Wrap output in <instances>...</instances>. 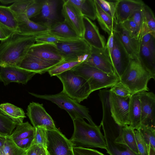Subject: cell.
<instances>
[{"label":"cell","mask_w":155,"mask_h":155,"mask_svg":"<svg viewBox=\"0 0 155 155\" xmlns=\"http://www.w3.org/2000/svg\"><path fill=\"white\" fill-rule=\"evenodd\" d=\"M135 136L139 155H147V145L141 134L137 130H134Z\"/></svg>","instance_id":"bcb514c9"},{"label":"cell","mask_w":155,"mask_h":155,"mask_svg":"<svg viewBox=\"0 0 155 155\" xmlns=\"http://www.w3.org/2000/svg\"><path fill=\"white\" fill-rule=\"evenodd\" d=\"M0 23L14 31H17L18 21L16 17L9 6L0 5Z\"/></svg>","instance_id":"f546056e"},{"label":"cell","mask_w":155,"mask_h":155,"mask_svg":"<svg viewBox=\"0 0 155 155\" xmlns=\"http://www.w3.org/2000/svg\"><path fill=\"white\" fill-rule=\"evenodd\" d=\"M113 31L117 34L130 58H137L140 40L132 37L121 23L117 24Z\"/></svg>","instance_id":"ffe728a7"},{"label":"cell","mask_w":155,"mask_h":155,"mask_svg":"<svg viewBox=\"0 0 155 155\" xmlns=\"http://www.w3.org/2000/svg\"><path fill=\"white\" fill-rule=\"evenodd\" d=\"M138 58L145 68L155 78V39L147 45L140 43Z\"/></svg>","instance_id":"7402d4cb"},{"label":"cell","mask_w":155,"mask_h":155,"mask_svg":"<svg viewBox=\"0 0 155 155\" xmlns=\"http://www.w3.org/2000/svg\"><path fill=\"white\" fill-rule=\"evenodd\" d=\"M43 0H35L26 10L25 14L29 19L35 17L41 13Z\"/></svg>","instance_id":"7bdbcfd3"},{"label":"cell","mask_w":155,"mask_h":155,"mask_svg":"<svg viewBox=\"0 0 155 155\" xmlns=\"http://www.w3.org/2000/svg\"><path fill=\"white\" fill-rule=\"evenodd\" d=\"M18 124L0 111V135L10 136Z\"/></svg>","instance_id":"d6a6232c"},{"label":"cell","mask_w":155,"mask_h":155,"mask_svg":"<svg viewBox=\"0 0 155 155\" xmlns=\"http://www.w3.org/2000/svg\"><path fill=\"white\" fill-rule=\"evenodd\" d=\"M61 13L65 20L83 38L84 27L83 16L78 9L68 0H63Z\"/></svg>","instance_id":"5bb4252c"},{"label":"cell","mask_w":155,"mask_h":155,"mask_svg":"<svg viewBox=\"0 0 155 155\" xmlns=\"http://www.w3.org/2000/svg\"><path fill=\"white\" fill-rule=\"evenodd\" d=\"M24 155H26L25 153Z\"/></svg>","instance_id":"9f6ffc18"},{"label":"cell","mask_w":155,"mask_h":155,"mask_svg":"<svg viewBox=\"0 0 155 155\" xmlns=\"http://www.w3.org/2000/svg\"><path fill=\"white\" fill-rule=\"evenodd\" d=\"M35 0H17L9 6L10 9L15 15L25 13L28 7Z\"/></svg>","instance_id":"ab89813d"},{"label":"cell","mask_w":155,"mask_h":155,"mask_svg":"<svg viewBox=\"0 0 155 155\" xmlns=\"http://www.w3.org/2000/svg\"><path fill=\"white\" fill-rule=\"evenodd\" d=\"M141 107L140 125L155 129V95L152 92L138 93Z\"/></svg>","instance_id":"4fadbf2b"},{"label":"cell","mask_w":155,"mask_h":155,"mask_svg":"<svg viewBox=\"0 0 155 155\" xmlns=\"http://www.w3.org/2000/svg\"><path fill=\"white\" fill-rule=\"evenodd\" d=\"M36 36L14 32L0 43V66L18 67L31 47L36 42Z\"/></svg>","instance_id":"6da1fadb"},{"label":"cell","mask_w":155,"mask_h":155,"mask_svg":"<svg viewBox=\"0 0 155 155\" xmlns=\"http://www.w3.org/2000/svg\"><path fill=\"white\" fill-rule=\"evenodd\" d=\"M79 10L83 16L91 20L96 19V10L94 0H68Z\"/></svg>","instance_id":"83f0119b"},{"label":"cell","mask_w":155,"mask_h":155,"mask_svg":"<svg viewBox=\"0 0 155 155\" xmlns=\"http://www.w3.org/2000/svg\"><path fill=\"white\" fill-rule=\"evenodd\" d=\"M74 146L58 130H47L46 149L49 155H74Z\"/></svg>","instance_id":"9c48e42d"},{"label":"cell","mask_w":155,"mask_h":155,"mask_svg":"<svg viewBox=\"0 0 155 155\" xmlns=\"http://www.w3.org/2000/svg\"><path fill=\"white\" fill-rule=\"evenodd\" d=\"M113 32L114 42L111 60L116 74L120 79L127 67L130 58L117 34Z\"/></svg>","instance_id":"2e32d148"},{"label":"cell","mask_w":155,"mask_h":155,"mask_svg":"<svg viewBox=\"0 0 155 155\" xmlns=\"http://www.w3.org/2000/svg\"><path fill=\"white\" fill-rule=\"evenodd\" d=\"M35 40L37 43H48L55 44L61 41L70 40L59 38L51 35L48 32L36 36L35 38Z\"/></svg>","instance_id":"b9f144b4"},{"label":"cell","mask_w":155,"mask_h":155,"mask_svg":"<svg viewBox=\"0 0 155 155\" xmlns=\"http://www.w3.org/2000/svg\"><path fill=\"white\" fill-rule=\"evenodd\" d=\"M36 74L18 67L0 66V81L5 86L13 82L26 84Z\"/></svg>","instance_id":"9a60e30c"},{"label":"cell","mask_w":155,"mask_h":155,"mask_svg":"<svg viewBox=\"0 0 155 155\" xmlns=\"http://www.w3.org/2000/svg\"><path fill=\"white\" fill-rule=\"evenodd\" d=\"M0 155H2L0 154Z\"/></svg>","instance_id":"6f0895ef"},{"label":"cell","mask_w":155,"mask_h":155,"mask_svg":"<svg viewBox=\"0 0 155 155\" xmlns=\"http://www.w3.org/2000/svg\"><path fill=\"white\" fill-rule=\"evenodd\" d=\"M58 4V1L57 0H43L41 17L44 21L43 24L49 28L58 21L57 13Z\"/></svg>","instance_id":"cb8c5ba5"},{"label":"cell","mask_w":155,"mask_h":155,"mask_svg":"<svg viewBox=\"0 0 155 155\" xmlns=\"http://www.w3.org/2000/svg\"><path fill=\"white\" fill-rule=\"evenodd\" d=\"M144 4L141 1L118 0L116 11L117 23H122L128 19L134 11L142 8Z\"/></svg>","instance_id":"603a6c76"},{"label":"cell","mask_w":155,"mask_h":155,"mask_svg":"<svg viewBox=\"0 0 155 155\" xmlns=\"http://www.w3.org/2000/svg\"><path fill=\"white\" fill-rule=\"evenodd\" d=\"M27 55L51 61H64L55 44L35 43L29 48Z\"/></svg>","instance_id":"e0dca14e"},{"label":"cell","mask_w":155,"mask_h":155,"mask_svg":"<svg viewBox=\"0 0 155 155\" xmlns=\"http://www.w3.org/2000/svg\"><path fill=\"white\" fill-rule=\"evenodd\" d=\"M33 145L36 144L46 148L47 130L45 128L38 127L35 128Z\"/></svg>","instance_id":"f35d334b"},{"label":"cell","mask_w":155,"mask_h":155,"mask_svg":"<svg viewBox=\"0 0 155 155\" xmlns=\"http://www.w3.org/2000/svg\"><path fill=\"white\" fill-rule=\"evenodd\" d=\"M14 31L0 23V40H3L11 35Z\"/></svg>","instance_id":"f907efd6"},{"label":"cell","mask_w":155,"mask_h":155,"mask_svg":"<svg viewBox=\"0 0 155 155\" xmlns=\"http://www.w3.org/2000/svg\"><path fill=\"white\" fill-rule=\"evenodd\" d=\"M114 35L113 31L110 35H109V36L105 46V47L107 50L111 60L114 46Z\"/></svg>","instance_id":"816d5d0a"},{"label":"cell","mask_w":155,"mask_h":155,"mask_svg":"<svg viewBox=\"0 0 155 155\" xmlns=\"http://www.w3.org/2000/svg\"><path fill=\"white\" fill-rule=\"evenodd\" d=\"M81 63L78 60L64 61L49 70L48 72L51 76H56L71 70Z\"/></svg>","instance_id":"d590c367"},{"label":"cell","mask_w":155,"mask_h":155,"mask_svg":"<svg viewBox=\"0 0 155 155\" xmlns=\"http://www.w3.org/2000/svg\"><path fill=\"white\" fill-rule=\"evenodd\" d=\"M7 136L0 135V154H2L3 147Z\"/></svg>","instance_id":"f5cc1de1"},{"label":"cell","mask_w":155,"mask_h":155,"mask_svg":"<svg viewBox=\"0 0 155 155\" xmlns=\"http://www.w3.org/2000/svg\"><path fill=\"white\" fill-rule=\"evenodd\" d=\"M155 33L146 32L142 34L141 36L140 43L147 45L155 39Z\"/></svg>","instance_id":"681fc988"},{"label":"cell","mask_w":155,"mask_h":155,"mask_svg":"<svg viewBox=\"0 0 155 155\" xmlns=\"http://www.w3.org/2000/svg\"><path fill=\"white\" fill-rule=\"evenodd\" d=\"M94 0L104 12L117 22L116 11L118 0Z\"/></svg>","instance_id":"8d00e7d4"},{"label":"cell","mask_w":155,"mask_h":155,"mask_svg":"<svg viewBox=\"0 0 155 155\" xmlns=\"http://www.w3.org/2000/svg\"><path fill=\"white\" fill-rule=\"evenodd\" d=\"M0 111L18 124L23 122L26 117L22 108L8 103L0 104Z\"/></svg>","instance_id":"f1b7e54d"},{"label":"cell","mask_w":155,"mask_h":155,"mask_svg":"<svg viewBox=\"0 0 155 155\" xmlns=\"http://www.w3.org/2000/svg\"><path fill=\"white\" fill-rule=\"evenodd\" d=\"M121 23L132 37L140 40V31L137 26L133 21L128 19Z\"/></svg>","instance_id":"60d3db41"},{"label":"cell","mask_w":155,"mask_h":155,"mask_svg":"<svg viewBox=\"0 0 155 155\" xmlns=\"http://www.w3.org/2000/svg\"><path fill=\"white\" fill-rule=\"evenodd\" d=\"M29 93L36 97L49 101L55 104L60 108L65 110L72 120L77 118H85L91 125H96L89 114L88 108L80 104L61 91L52 95H42L34 93Z\"/></svg>","instance_id":"52a82bcc"},{"label":"cell","mask_w":155,"mask_h":155,"mask_svg":"<svg viewBox=\"0 0 155 155\" xmlns=\"http://www.w3.org/2000/svg\"><path fill=\"white\" fill-rule=\"evenodd\" d=\"M48 32L68 40L81 38L65 20L61 21H58L54 23L49 28Z\"/></svg>","instance_id":"d4e9b609"},{"label":"cell","mask_w":155,"mask_h":155,"mask_svg":"<svg viewBox=\"0 0 155 155\" xmlns=\"http://www.w3.org/2000/svg\"><path fill=\"white\" fill-rule=\"evenodd\" d=\"M101 104L103 117L100 125L104 133L107 153L110 155H138L125 143L122 135V126L118 125L112 117L109 102L104 101Z\"/></svg>","instance_id":"7a4b0ae2"},{"label":"cell","mask_w":155,"mask_h":155,"mask_svg":"<svg viewBox=\"0 0 155 155\" xmlns=\"http://www.w3.org/2000/svg\"><path fill=\"white\" fill-rule=\"evenodd\" d=\"M34 138V137H30L15 142L18 147L26 151L33 145Z\"/></svg>","instance_id":"c3c4849f"},{"label":"cell","mask_w":155,"mask_h":155,"mask_svg":"<svg viewBox=\"0 0 155 155\" xmlns=\"http://www.w3.org/2000/svg\"><path fill=\"white\" fill-rule=\"evenodd\" d=\"M109 91L120 97H130L131 95L129 90L120 81L111 87Z\"/></svg>","instance_id":"f6af8a7d"},{"label":"cell","mask_w":155,"mask_h":155,"mask_svg":"<svg viewBox=\"0 0 155 155\" xmlns=\"http://www.w3.org/2000/svg\"><path fill=\"white\" fill-rule=\"evenodd\" d=\"M83 62L107 74L117 76L105 47L99 49L91 46L90 54Z\"/></svg>","instance_id":"8fae6325"},{"label":"cell","mask_w":155,"mask_h":155,"mask_svg":"<svg viewBox=\"0 0 155 155\" xmlns=\"http://www.w3.org/2000/svg\"><path fill=\"white\" fill-rule=\"evenodd\" d=\"M26 151L18 147L9 136L6 137L2 155H24Z\"/></svg>","instance_id":"836d02e7"},{"label":"cell","mask_w":155,"mask_h":155,"mask_svg":"<svg viewBox=\"0 0 155 155\" xmlns=\"http://www.w3.org/2000/svg\"><path fill=\"white\" fill-rule=\"evenodd\" d=\"M134 130L129 125L122 126V135L125 143L132 150L139 155L135 136Z\"/></svg>","instance_id":"1f68e13d"},{"label":"cell","mask_w":155,"mask_h":155,"mask_svg":"<svg viewBox=\"0 0 155 155\" xmlns=\"http://www.w3.org/2000/svg\"><path fill=\"white\" fill-rule=\"evenodd\" d=\"M153 77L138 58H130L127 69L120 81L130 91L131 95L143 91H148L149 81Z\"/></svg>","instance_id":"277c9868"},{"label":"cell","mask_w":155,"mask_h":155,"mask_svg":"<svg viewBox=\"0 0 155 155\" xmlns=\"http://www.w3.org/2000/svg\"><path fill=\"white\" fill-rule=\"evenodd\" d=\"M55 44L64 61L78 60L83 62L91 51V46L82 38L61 41Z\"/></svg>","instance_id":"ba28073f"},{"label":"cell","mask_w":155,"mask_h":155,"mask_svg":"<svg viewBox=\"0 0 155 155\" xmlns=\"http://www.w3.org/2000/svg\"><path fill=\"white\" fill-rule=\"evenodd\" d=\"M137 130L141 134L146 145L155 150V129L140 125Z\"/></svg>","instance_id":"e575fe53"},{"label":"cell","mask_w":155,"mask_h":155,"mask_svg":"<svg viewBox=\"0 0 155 155\" xmlns=\"http://www.w3.org/2000/svg\"><path fill=\"white\" fill-rule=\"evenodd\" d=\"M143 10L145 25L150 31L155 32V19L153 11L145 4L143 7Z\"/></svg>","instance_id":"74e56055"},{"label":"cell","mask_w":155,"mask_h":155,"mask_svg":"<svg viewBox=\"0 0 155 155\" xmlns=\"http://www.w3.org/2000/svg\"><path fill=\"white\" fill-rule=\"evenodd\" d=\"M15 15L18 21V32L23 35L37 36L48 32V27L42 23L31 21L25 13Z\"/></svg>","instance_id":"44dd1931"},{"label":"cell","mask_w":155,"mask_h":155,"mask_svg":"<svg viewBox=\"0 0 155 155\" xmlns=\"http://www.w3.org/2000/svg\"><path fill=\"white\" fill-rule=\"evenodd\" d=\"M63 84L61 91L79 103L87 99L91 93L89 85L82 77L71 70L56 76Z\"/></svg>","instance_id":"8992f818"},{"label":"cell","mask_w":155,"mask_h":155,"mask_svg":"<svg viewBox=\"0 0 155 155\" xmlns=\"http://www.w3.org/2000/svg\"><path fill=\"white\" fill-rule=\"evenodd\" d=\"M84 32L83 38L91 46L102 49L104 48L106 41L96 25L87 18L83 16Z\"/></svg>","instance_id":"d6986e66"},{"label":"cell","mask_w":155,"mask_h":155,"mask_svg":"<svg viewBox=\"0 0 155 155\" xmlns=\"http://www.w3.org/2000/svg\"><path fill=\"white\" fill-rule=\"evenodd\" d=\"M141 107L138 93L132 94L130 98L129 118L130 127L137 130L140 125Z\"/></svg>","instance_id":"484cf974"},{"label":"cell","mask_w":155,"mask_h":155,"mask_svg":"<svg viewBox=\"0 0 155 155\" xmlns=\"http://www.w3.org/2000/svg\"><path fill=\"white\" fill-rule=\"evenodd\" d=\"M73 121L74 131L69 139L74 147L100 148L106 149L104 136L101 131V125L93 126L83 119L77 118Z\"/></svg>","instance_id":"3957f363"},{"label":"cell","mask_w":155,"mask_h":155,"mask_svg":"<svg viewBox=\"0 0 155 155\" xmlns=\"http://www.w3.org/2000/svg\"><path fill=\"white\" fill-rule=\"evenodd\" d=\"M128 19L132 20L135 23L140 30L141 35V31L144 23L143 7L134 11Z\"/></svg>","instance_id":"ee69618b"},{"label":"cell","mask_w":155,"mask_h":155,"mask_svg":"<svg viewBox=\"0 0 155 155\" xmlns=\"http://www.w3.org/2000/svg\"><path fill=\"white\" fill-rule=\"evenodd\" d=\"M35 128L28 122H23L17 126L9 136L15 142L30 137H34Z\"/></svg>","instance_id":"4dcf8cb0"},{"label":"cell","mask_w":155,"mask_h":155,"mask_svg":"<svg viewBox=\"0 0 155 155\" xmlns=\"http://www.w3.org/2000/svg\"><path fill=\"white\" fill-rule=\"evenodd\" d=\"M73 150L74 155H104L96 150L84 147H74Z\"/></svg>","instance_id":"7dc6e473"},{"label":"cell","mask_w":155,"mask_h":155,"mask_svg":"<svg viewBox=\"0 0 155 155\" xmlns=\"http://www.w3.org/2000/svg\"><path fill=\"white\" fill-rule=\"evenodd\" d=\"M63 62L49 61L26 55L18 68L36 74H42Z\"/></svg>","instance_id":"ac0fdd59"},{"label":"cell","mask_w":155,"mask_h":155,"mask_svg":"<svg viewBox=\"0 0 155 155\" xmlns=\"http://www.w3.org/2000/svg\"><path fill=\"white\" fill-rule=\"evenodd\" d=\"M94 1L96 10V19L101 28L109 35L114 31L117 23L104 12Z\"/></svg>","instance_id":"4316f807"},{"label":"cell","mask_w":155,"mask_h":155,"mask_svg":"<svg viewBox=\"0 0 155 155\" xmlns=\"http://www.w3.org/2000/svg\"><path fill=\"white\" fill-rule=\"evenodd\" d=\"M147 155H155V150L150 146L147 145Z\"/></svg>","instance_id":"db71d44e"},{"label":"cell","mask_w":155,"mask_h":155,"mask_svg":"<svg viewBox=\"0 0 155 155\" xmlns=\"http://www.w3.org/2000/svg\"><path fill=\"white\" fill-rule=\"evenodd\" d=\"M130 97H120L110 91L111 115L116 122L120 126L130 125L129 110Z\"/></svg>","instance_id":"7c38bea8"},{"label":"cell","mask_w":155,"mask_h":155,"mask_svg":"<svg viewBox=\"0 0 155 155\" xmlns=\"http://www.w3.org/2000/svg\"><path fill=\"white\" fill-rule=\"evenodd\" d=\"M26 114L33 127H41L47 130H57L52 118L46 111L42 104L32 102L27 109Z\"/></svg>","instance_id":"30bf717a"},{"label":"cell","mask_w":155,"mask_h":155,"mask_svg":"<svg viewBox=\"0 0 155 155\" xmlns=\"http://www.w3.org/2000/svg\"><path fill=\"white\" fill-rule=\"evenodd\" d=\"M71 70L87 81L91 93L102 88L111 87L120 81L117 76L107 74L83 62Z\"/></svg>","instance_id":"5b68a950"},{"label":"cell","mask_w":155,"mask_h":155,"mask_svg":"<svg viewBox=\"0 0 155 155\" xmlns=\"http://www.w3.org/2000/svg\"><path fill=\"white\" fill-rule=\"evenodd\" d=\"M17 0H0V2L2 4L7 5L12 3H14L16 2Z\"/></svg>","instance_id":"11a10c76"}]
</instances>
